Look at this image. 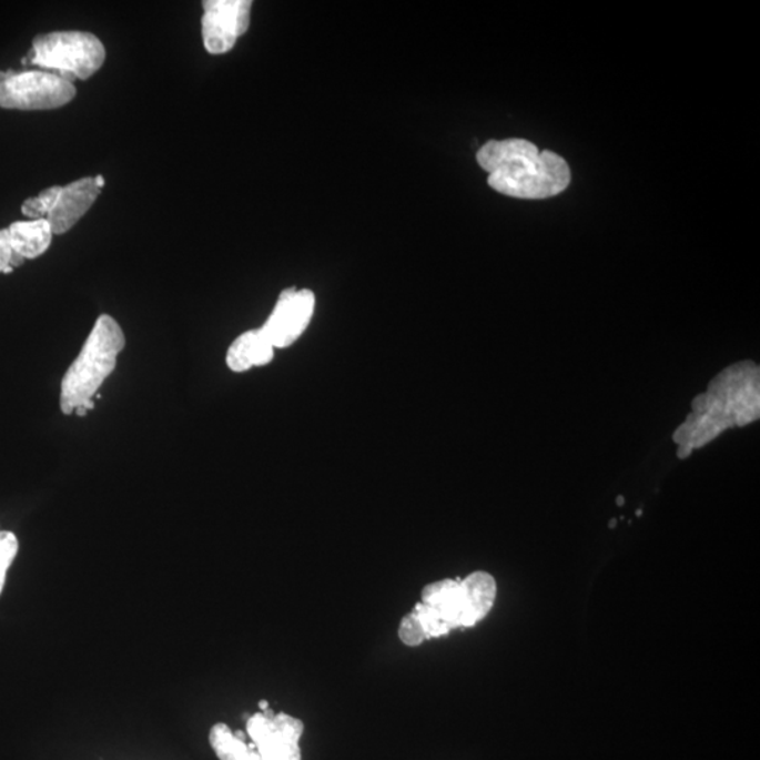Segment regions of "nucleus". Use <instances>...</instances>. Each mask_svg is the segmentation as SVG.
Returning <instances> with one entry per match:
<instances>
[{"label":"nucleus","mask_w":760,"mask_h":760,"mask_svg":"<svg viewBox=\"0 0 760 760\" xmlns=\"http://www.w3.org/2000/svg\"><path fill=\"white\" fill-rule=\"evenodd\" d=\"M422 602L432 607L450 631L465 628V607L459 579H443L423 589Z\"/></svg>","instance_id":"obj_11"},{"label":"nucleus","mask_w":760,"mask_h":760,"mask_svg":"<svg viewBox=\"0 0 760 760\" xmlns=\"http://www.w3.org/2000/svg\"><path fill=\"white\" fill-rule=\"evenodd\" d=\"M10 244L20 259L36 260L50 249L52 243L51 225L45 219L16 222L8 229Z\"/></svg>","instance_id":"obj_13"},{"label":"nucleus","mask_w":760,"mask_h":760,"mask_svg":"<svg viewBox=\"0 0 760 760\" xmlns=\"http://www.w3.org/2000/svg\"><path fill=\"white\" fill-rule=\"evenodd\" d=\"M234 736H235V738L241 739V741H246V732H244V731H241V730L234 731Z\"/></svg>","instance_id":"obj_20"},{"label":"nucleus","mask_w":760,"mask_h":760,"mask_svg":"<svg viewBox=\"0 0 760 760\" xmlns=\"http://www.w3.org/2000/svg\"><path fill=\"white\" fill-rule=\"evenodd\" d=\"M259 707L262 711H265L266 709H270V702L266 700H261L259 702Z\"/></svg>","instance_id":"obj_21"},{"label":"nucleus","mask_w":760,"mask_h":760,"mask_svg":"<svg viewBox=\"0 0 760 760\" xmlns=\"http://www.w3.org/2000/svg\"><path fill=\"white\" fill-rule=\"evenodd\" d=\"M304 724L298 718L272 709L256 712L246 721V736L261 754V760H302L298 741Z\"/></svg>","instance_id":"obj_6"},{"label":"nucleus","mask_w":760,"mask_h":760,"mask_svg":"<svg viewBox=\"0 0 760 760\" xmlns=\"http://www.w3.org/2000/svg\"><path fill=\"white\" fill-rule=\"evenodd\" d=\"M398 638L407 647H418L428 639L423 624L413 611L402 618L401 626H398Z\"/></svg>","instance_id":"obj_18"},{"label":"nucleus","mask_w":760,"mask_h":760,"mask_svg":"<svg viewBox=\"0 0 760 760\" xmlns=\"http://www.w3.org/2000/svg\"><path fill=\"white\" fill-rule=\"evenodd\" d=\"M209 741L220 760H249V743L235 738L234 732L224 722H217L212 727Z\"/></svg>","instance_id":"obj_14"},{"label":"nucleus","mask_w":760,"mask_h":760,"mask_svg":"<svg viewBox=\"0 0 760 760\" xmlns=\"http://www.w3.org/2000/svg\"><path fill=\"white\" fill-rule=\"evenodd\" d=\"M616 501H617V506H620V507L624 506V497L622 496H618Z\"/></svg>","instance_id":"obj_22"},{"label":"nucleus","mask_w":760,"mask_h":760,"mask_svg":"<svg viewBox=\"0 0 760 760\" xmlns=\"http://www.w3.org/2000/svg\"><path fill=\"white\" fill-rule=\"evenodd\" d=\"M316 295L311 290L287 287L277 297L274 311L261 327L275 349L292 347L311 326Z\"/></svg>","instance_id":"obj_7"},{"label":"nucleus","mask_w":760,"mask_h":760,"mask_svg":"<svg viewBox=\"0 0 760 760\" xmlns=\"http://www.w3.org/2000/svg\"><path fill=\"white\" fill-rule=\"evenodd\" d=\"M19 539L12 531L0 529V595H2L7 575L13 560L18 557Z\"/></svg>","instance_id":"obj_16"},{"label":"nucleus","mask_w":760,"mask_h":760,"mask_svg":"<svg viewBox=\"0 0 760 760\" xmlns=\"http://www.w3.org/2000/svg\"><path fill=\"white\" fill-rule=\"evenodd\" d=\"M101 191L94 178H82L62 186L54 207L45 219L51 225L52 233L60 235L70 232L93 206Z\"/></svg>","instance_id":"obj_9"},{"label":"nucleus","mask_w":760,"mask_h":760,"mask_svg":"<svg viewBox=\"0 0 760 760\" xmlns=\"http://www.w3.org/2000/svg\"><path fill=\"white\" fill-rule=\"evenodd\" d=\"M23 262L10 244L8 229L0 230V274H10L23 265Z\"/></svg>","instance_id":"obj_19"},{"label":"nucleus","mask_w":760,"mask_h":760,"mask_svg":"<svg viewBox=\"0 0 760 760\" xmlns=\"http://www.w3.org/2000/svg\"><path fill=\"white\" fill-rule=\"evenodd\" d=\"M30 60L68 81H83L101 70L107 50L87 31H52L36 37Z\"/></svg>","instance_id":"obj_4"},{"label":"nucleus","mask_w":760,"mask_h":760,"mask_svg":"<svg viewBox=\"0 0 760 760\" xmlns=\"http://www.w3.org/2000/svg\"><path fill=\"white\" fill-rule=\"evenodd\" d=\"M250 0H207L203 2L202 37L204 49L213 55L233 50L250 28Z\"/></svg>","instance_id":"obj_8"},{"label":"nucleus","mask_w":760,"mask_h":760,"mask_svg":"<svg viewBox=\"0 0 760 760\" xmlns=\"http://www.w3.org/2000/svg\"><path fill=\"white\" fill-rule=\"evenodd\" d=\"M125 347L123 328L109 314L93 324L81 353L65 372L61 382V412L70 416L78 408L93 411V397L104 381L116 369L119 355Z\"/></svg>","instance_id":"obj_3"},{"label":"nucleus","mask_w":760,"mask_h":760,"mask_svg":"<svg viewBox=\"0 0 760 760\" xmlns=\"http://www.w3.org/2000/svg\"><path fill=\"white\" fill-rule=\"evenodd\" d=\"M61 186H51L41 192L39 196L28 199L22 204L23 216L30 220L47 219L54 207Z\"/></svg>","instance_id":"obj_15"},{"label":"nucleus","mask_w":760,"mask_h":760,"mask_svg":"<svg viewBox=\"0 0 760 760\" xmlns=\"http://www.w3.org/2000/svg\"><path fill=\"white\" fill-rule=\"evenodd\" d=\"M476 159L489 174V186L501 195L538 201L559 195L570 183L568 162L553 151H539L531 141L490 140Z\"/></svg>","instance_id":"obj_2"},{"label":"nucleus","mask_w":760,"mask_h":760,"mask_svg":"<svg viewBox=\"0 0 760 760\" xmlns=\"http://www.w3.org/2000/svg\"><path fill=\"white\" fill-rule=\"evenodd\" d=\"M73 82L50 71L8 73L0 82V108L9 110H51L65 107L75 98Z\"/></svg>","instance_id":"obj_5"},{"label":"nucleus","mask_w":760,"mask_h":760,"mask_svg":"<svg viewBox=\"0 0 760 760\" xmlns=\"http://www.w3.org/2000/svg\"><path fill=\"white\" fill-rule=\"evenodd\" d=\"M463 599L465 607V628L475 627L476 624L485 620L497 596L496 579L490 574L478 570V572L466 576L460 580Z\"/></svg>","instance_id":"obj_12"},{"label":"nucleus","mask_w":760,"mask_h":760,"mask_svg":"<svg viewBox=\"0 0 760 760\" xmlns=\"http://www.w3.org/2000/svg\"><path fill=\"white\" fill-rule=\"evenodd\" d=\"M760 416V371L752 361L728 366L710 382L691 405L686 422L676 429L680 459L689 458L695 449L715 442L721 433L733 427H746Z\"/></svg>","instance_id":"obj_1"},{"label":"nucleus","mask_w":760,"mask_h":760,"mask_svg":"<svg viewBox=\"0 0 760 760\" xmlns=\"http://www.w3.org/2000/svg\"><path fill=\"white\" fill-rule=\"evenodd\" d=\"M616 523H617L616 520H611V521H610V528H615V527H616Z\"/></svg>","instance_id":"obj_23"},{"label":"nucleus","mask_w":760,"mask_h":760,"mask_svg":"<svg viewBox=\"0 0 760 760\" xmlns=\"http://www.w3.org/2000/svg\"><path fill=\"white\" fill-rule=\"evenodd\" d=\"M275 348L262 334L261 328L249 330L240 334L230 345L225 354V364L235 374H244L253 368H260L274 361Z\"/></svg>","instance_id":"obj_10"},{"label":"nucleus","mask_w":760,"mask_h":760,"mask_svg":"<svg viewBox=\"0 0 760 760\" xmlns=\"http://www.w3.org/2000/svg\"><path fill=\"white\" fill-rule=\"evenodd\" d=\"M413 612L423 624L427 638H439L447 636V634L450 632L449 628L445 626V622L438 617L437 612H435L432 607L424 605V602H417L413 608Z\"/></svg>","instance_id":"obj_17"}]
</instances>
